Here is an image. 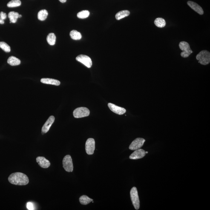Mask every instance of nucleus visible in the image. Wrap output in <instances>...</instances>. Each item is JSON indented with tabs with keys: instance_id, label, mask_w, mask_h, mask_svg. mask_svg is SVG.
I'll use <instances>...</instances> for the list:
<instances>
[{
	"instance_id": "obj_25",
	"label": "nucleus",
	"mask_w": 210,
	"mask_h": 210,
	"mask_svg": "<svg viewBox=\"0 0 210 210\" xmlns=\"http://www.w3.org/2000/svg\"><path fill=\"white\" fill-rule=\"evenodd\" d=\"M90 15V12L88 10H83L77 14V17L80 19L88 18Z\"/></svg>"
},
{
	"instance_id": "obj_13",
	"label": "nucleus",
	"mask_w": 210,
	"mask_h": 210,
	"mask_svg": "<svg viewBox=\"0 0 210 210\" xmlns=\"http://www.w3.org/2000/svg\"><path fill=\"white\" fill-rule=\"evenodd\" d=\"M36 160L37 162L41 168H47L50 166V161L43 156H38Z\"/></svg>"
},
{
	"instance_id": "obj_4",
	"label": "nucleus",
	"mask_w": 210,
	"mask_h": 210,
	"mask_svg": "<svg viewBox=\"0 0 210 210\" xmlns=\"http://www.w3.org/2000/svg\"><path fill=\"white\" fill-rule=\"evenodd\" d=\"M179 47L182 52L181 53V56L183 58H187L193 53L189 43L185 41H182L179 44Z\"/></svg>"
},
{
	"instance_id": "obj_31",
	"label": "nucleus",
	"mask_w": 210,
	"mask_h": 210,
	"mask_svg": "<svg viewBox=\"0 0 210 210\" xmlns=\"http://www.w3.org/2000/svg\"><path fill=\"white\" fill-rule=\"evenodd\" d=\"M21 16H21V15H19V18H21Z\"/></svg>"
},
{
	"instance_id": "obj_11",
	"label": "nucleus",
	"mask_w": 210,
	"mask_h": 210,
	"mask_svg": "<svg viewBox=\"0 0 210 210\" xmlns=\"http://www.w3.org/2000/svg\"><path fill=\"white\" fill-rule=\"evenodd\" d=\"M55 120V118L54 116H51L49 118L42 127V134H46L48 132L51 127L54 123Z\"/></svg>"
},
{
	"instance_id": "obj_26",
	"label": "nucleus",
	"mask_w": 210,
	"mask_h": 210,
	"mask_svg": "<svg viewBox=\"0 0 210 210\" xmlns=\"http://www.w3.org/2000/svg\"><path fill=\"white\" fill-rule=\"evenodd\" d=\"M0 47L6 52L11 51L10 47L5 42H0Z\"/></svg>"
},
{
	"instance_id": "obj_29",
	"label": "nucleus",
	"mask_w": 210,
	"mask_h": 210,
	"mask_svg": "<svg viewBox=\"0 0 210 210\" xmlns=\"http://www.w3.org/2000/svg\"><path fill=\"white\" fill-rule=\"evenodd\" d=\"M4 20L1 19V18H0V24H4Z\"/></svg>"
},
{
	"instance_id": "obj_3",
	"label": "nucleus",
	"mask_w": 210,
	"mask_h": 210,
	"mask_svg": "<svg viewBox=\"0 0 210 210\" xmlns=\"http://www.w3.org/2000/svg\"><path fill=\"white\" fill-rule=\"evenodd\" d=\"M130 198L136 210L139 209L140 208V201L139 197L138 194L137 188L133 187L130 192Z\"/></svg>"
},
{
	"instance_id": "obj_19",
	"label": "nucleus",
	"mask_w": 210,
	"mask_h": 210,
	"mask_svg": "<svg viewBox=\"0 0 210 210\" xmlns=\"http://www.w3.org/2000/svg\"><path fill=\"white\" fill-rule=\"evenodd\" d=\"M154 24L156 27H159V28H163L166 25V23L163 18H158L155 20Z\"/></svg>"
},
{
	"instance_id": "obj_7",
	"label": "nucleus",
	"mask_w": 210,
	"mask_h": 210,
	"mask_svg": "<svg viewBox=\"0 0 210 210\" xmlns=\"http://www.w3.org/2000/svg\"><path fill=\"white\" fill-rule=\"evenodd\" d=\"M96 142L94 139L89 138L87 139L85 144V150L87 154H93L95 150Z\"/></svg>"
},
{
	"instance_id": "obj_28",
	"label": "nucleus",
	"mask_w": 210,
	"mask_h": 210,
	"mask_svg": "<svg viewBox=\"0 0 210 210\" xmlns=\"http://www.w3.org/2000/svg\"><path fill=\"white\" fill-rule=\"evenodd\" d=\"M0 16H1V19L4 20L7 18V15L6 13H4L3 12H1L0 13Z\"/></svg>"
},
{
	"instance_id": "obj_27",
	"label": "nucleus",
	"mask_w": 210,
	"mask_h": 210,
	"mask_svg": "<svg viewBox=\"0 0 210 210\" xmlns=\"http://www.w3.org/2000/svg\"><path fill=\"white\" fill-rule=\"evenodd\" d=\"M27 208L29 210H34V205L31 202H29L27 203Z\"/></svg>"
},
{
	"instance_id": "obj_6",
	"label": "nucleus",
	"mask_w": 210,
	"mask_h": 210,
	"mask_svg": "<svg viewBox=\"0 0 210 210\" xmlns=\"http://www.w3.org/2000/svg\"><path fill=\"white\" fill-rule=\"evenodd\" d=\"M63 167L67 172H72L73 171V164L72 158L70 155H67L64 158L62 161Z\"/></svg>"
},
{
	"instance_id": "obj_15",
	"label": "nucleus",
	"mask_w": 210,
	"mask_h": 210,
	"mask_svg": "<svg viewBox=\"0 0 210 210\" xmlns=\"http://www.w3.org/2000/svg\"><path fill=\"white\" fill-rule=\"evenodd\" d=\"M41 82L42 83L56 86H59L60 84V82L59 80L51 78H42L41 79Z\"/></svg>"
},
{
	"instance_id": "obj_23",
	"label": "nucleus",
	"mask_w": 210,
	"mask_h": 210,
	"mask_svg": "<svg viewBox=\"0 0 210 210\" xmlns=\"http://www.w3.org/2000/svg\"><path fill=\"white\" fill-rule=\"evenodd\" d=\"M70 36L72 39L75 40H80L82 38V34L81 33L76 30H72L70 32Z\"/></svg>"
},
{
	"instance_id": "obj_12",
	"label": "nucleus",
	"mask_w": 210,
	"mask_h": 210,
	"mask_svg": "<svg viewBox=\"0 0 210 210\" xmlns=\"http://www.w3.org/2000/svg\"><path fill=\"white\" fill-rule=\"evenodd\" d=\"M145 150L139 149L133 152L129 156V158L132 160H137L145 157Z\"/></svg>"
},
{
	"instance_id": "obj_2",
	"label": "nucleus",
	"mask_w": 210,
	"mask_h": 210,
	"mask_svg": "<svg viewBox=\"0 0 210 210\" xmlns=\"http://www.w3.org/2000/svg\"><path fill=\"white\" fill-rule=\"evenodd\" d=\"M196 59L202 65H208L210 62V52L207 50L202 51L196 56Z\"/></svg>"
},
{
	"instance_id": "obj_9",
	"label": "nucleus",
	"mask_w": 210,
	"mask_h": 210,
	"mask_svg": "<svg viewBox=\"0 0 210 210\" xmlns=\"http://www.w3.org/2000/svg\"><path fill=\"white\" fill-rule=\"evenodd\" d=\"M145 140L142 138H137L130 144L129 149L131 150H136L140 149L143 146Z\"/></svg>"
},
{
	"instance_id": "obj_18",
	"label": "nucleus",
	"mask_w": 210,
	"mask_h": 210,
	"mask_svg": "<svg viewBox=\"0 0 210 210\" xmlns=\"http://www.w3.org/2000/svg\"><path fill=\"white\" fill-rule=\"evenodd\" d=\"M19 13L17 12L11 11L9 13L8 17L10 19V23H15L19 18Z\"/></svg>"
},
{
	"instance_id": "obj_24",
	"label": "nucleus",
	"mask_w": 210,
	"mask_h": 210,
	"mask_svg": "<svg viewBox=\"0 0 210 210\" xmlns=\"http://www.w3.org/2000/svg\"><path fill=\"white\" fill-rule=\"evenodd\" d=\"M21 5V2L20 0H12L7 4V7H19Z\"/></svg>"
},
{
	"instance_id": "obj_8",
	"label": "nucleus",
	"mask_w": 210,
	"mask_h": 210,
	"mask_svg": "<svg viewBox=\"0 0 210 210\" xmlns=\"http://www.w3.org/2000/svg\"><path fill=\"white\" fill-rule=\"evenodd\" d=\"M76 60L82 63L88 68H90L92 65V62L90 57L84 55H80L77 56Z\"/></svg>"
},
{
	"instance_id": "obj_21",
	"label": "nucleus",
	"mask_w": 210,
	"mask_h": 210,
	"mask_svg": "<svg viewBox=\"0 0 210 210\" xmlns=\"http://www.w3.org/2000/svg\"><path fill=\"white\" fill-rule=\"evenodd\" d=\"M79 200L82 205H87L91 202H92L93 200L92 199L90 198L87 195H83L79 198Z\"/></svg>"
},
{
	"instance_id": "obj_16",
	"label": "nucleus",
	"mask_w": 210,
	"mask_h": 210,
	"mask_svg": "<svg viewBox=\"0 0 210 210\" xmlns=\"http://www.w3.org/2000/svg\"><path fill=\"white\" fill-rule=\"evenodd\" d=\"M7 63L11 66H16L20 65L21 61L18 58L14 56H11L7 60Z\"/></svg>"
},
{
	"instance_id": "obj_30",
	"label": "nucleus",
	"mask_w": 210,
	"mask_h": 210,
	"mask_svg": "<svg viewBox=\"0 0 210 210\" xmlns=\"http://www.w3.org/2000/svg\"><path fill=\"white\" fill-rule=\"evenodd\" d=\"M61 2L65 3L66 2L67 0H59Z\"/></svg>"
},
{
	"instance_id": "obj_22",
	"label": "nucleus",
	"mask_w": 210,
	"mask_h": 210,
	"mask_svg": "<svg viewBox=\"0 0 210 210\" xmlns=\"http://www.w3.org/2000/svg\"><path fill=\"white\" fill-rule=\"evenodd\" d=\"M48 14V12L47 10H42L40 11L38 13V19L41 21H44L47 19Z\"/></svg>"
},
{
	"instance_id": "obj_32",
	"label": "nucleus",
	"mask_w": 210,
	"mask_h": 210,
	"mask_svg": "<svg viewBox=\"0 0 210 210\" xmlns=\"http://www.w3.org/2000/svg\"><path fill=\"white\" fill-rule=\"evenodd\" d=\"M145 153H146V154H148V151L145 152Z\"/></svg>"
},
{
	"instance_id": "obj_5",
	"label": "nucleus",
	"mask_w": 210,
	"mask_h": 210,
	"mask_svg": "<svg viewBox=\"0 0 210 210\" xmlns=\"http://www.w3.org/2000/svg\"><path fill=\"white\" fill-rule=\"evenodd\" d=\"M90 114V110L85 107L76 108L73 111V116L76 118L87 117Z\"/></svg>"
},
{
	"instance_id": "obj_10",
	"label": "nucleus",
	"mask_w": 210,
	"mask_h": 210,
	"mask_svg": "<svg viewBox=\"0 0 210 210\" xmlns=\"http://www.w3.org/2000/svg\"><path fill=\"white\" fill-rule=\"evenodd\" d=\"M108 106L112 111L116 114L122 115L126 112V110L125 108L117 106V105L111 103H109L108 104Z\"/></svg>"
},
{
	"instance_id": "obj_17",
	"label": "nucleus",
	"mask_w": 210,
	"mask_h": 210,
	"mask_svg": "<svg viewBox=\"0 0 210 210\" xmlns=\"http://www.w3.org/2000/svg\"><path fill=\"white\" fill-rule=\"evenodd\" d=\"M130 14V12L128 10H123L119 11L116 15V19L119 20L125 17L128 16Z\"/></svg>"
},
{
	"instance_id": "obj_1",
	"label": "nucleus",
	"mask_w": 210,
	"mask_h": 210,
	"mask_svg": "<svg viewBox=\"0 0 210 210\" xmlns=\"http://www.w3.org/2000/svg\"><path fill=\"white\" fill-rule=\"evenodd\" d=\"M8 181L12 184L24 186L29 183V179L27 176L24 173L15 172L10 175Z\"/></svg>"
},
{
	"instance_id": "obj_14",
	"label": "nucleus",
	"mask_w": 210,
	"mask_h": 210,
	"mask_svg": "<svg viewBox=\"0 0 210 210\" xmlns=\"http://www.w3.org/2000/svg\"><path fill=\"white\" fill-rule=\"evenodd\" d=\"M188 5L194 11L197 12L200 15H203V11L202 7L198 5L196 3L193 1H188L187 2Z\"/></svg>"
},
{
	"instance_id": "obj_20",
	"label": "nucleus",
	"mask_w": 210,
	"mask_h": 210,
	"mask_svg": "<svg viewBox=\"0 0 210 210\" xmlns=\"http://www.w3.org/2000/svg\"><path fill=\"white\" fill-rule=\"evenodd\" d=\"M56 37L53 33H51L47 35V40L48 43L50 45H54L56 44Z\"/></svg>"
}]
</instances>
